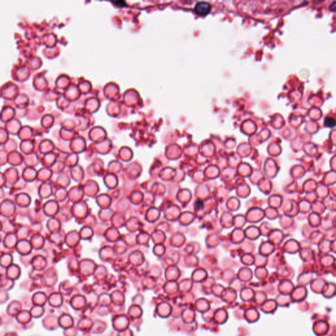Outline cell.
Segmentation results:
<instances>
[{
    "label": "cell",
    "mask_w": 336,
    "mask_h": 336,
    "mask_svg": "<svg viewBox=\"0 0 336 336\" xmlns=\"http://www.w3.org/2000/svg\"><path fill=\"white\" fill-rule=\"evenodd\" d=\"M211 8V5L208 2L200 1L196 5L194 10L199 15H206L210 12Z\"/></svg>",
    "instance_id": "6da1fadb"
},
{
    "label": "cell",
    "mask_w": 336,
    "mask_h": 336,
    "mask_svg": "<svg viewBox=\"0 0 336 336\" xmlns=\"http://www.w3.org/2000/svg\"><path fill=\"white\" fill-rule=\"evenodd\" d=\"M324 125L328 128H333L336 125V121L335 119L331 117H327L325 119L324 121Z\"/></svg>",
    "instance_id": "7a4b0ae2"
},
{
    "label": "cell",
    "mask_w": 336,
    "mask_h": 336,
    "mask_svg": "<svg viewBox=\"0 0 336 336\" xmlns=\"http://www.w3.org/2000/svg\"><path fill=\"white\" fill-rule=\"evenodd\" d=\"M329 8L331 11H336V1H333V3L330 5Z\"/></svg>",
    "instance_id": "3957f363"
}]
</instances>
